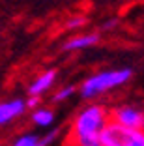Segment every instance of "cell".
Segmentation results:
<instances>
[{
  "mask_svg": "<svg viewBox=\"0 0 144 146\" xmlns=\"http://www.w3.org/2000/svg\"><path fill=\"white\" fill-rule=\"evenodd\" d=\"M109 122V109L105 105H86L77 112L69 127V146H103L101 131Z\"/></svg>",
  "mask_w": 144,
  "mask_h": 146,
  "instance_id": "1",
  "label": "cell"
},
{
  "mask_svg": "<svg viewBox=\"0 0 144 146\" xmlns=\"http://www.w3.org/2000/svg\"><path fill=\"white\" fill-rule=\"evenodd\" d=\"M133 71L129 68H122V69H107V71H99L90 75L88 79L81 82L79 86V94L82 99H94L98 96L105 94V92L118 88V86L125 84L131 79Z\"/></svg>",
  "mask_w": 144,
  "mask_h": 146,
  "instance_id": "2",
  "label": "cell"
},
{
  "mask_svg": "<svg viewBox=\"0 0 144 146\" xmlns=\"http://www.w3.org/2000/svg\"><path fill=\"white\" fill-rule=\"evenodd\" d=\"M103 146H144V129H133L109 120L101 131Z\"/></svg>",
  "mask_w": 144,
  "mask_h": 146,
  "instance_id": "3",
  "label": "cell"
},
{
  "mask_svg": "<svg viewBox=\"0 0 144 146\" xmlns=\"http://www.w3.org/2000/svg\"><path fill=\"white\" fill-rule=\"evenodd\" d=\"M109 120L133 129H144V111L135 105H118L109 109Z\"/></svg>",
  "mask_w": 144,
  "mask_h": 146,
  "instance_id": "4",
  "label": "cell"
},
{
  "mask_svg": "<svg viewBox=\"0 0 144 146\" xmlns=\"http://www.w3.org/2000/svg\"><path fill=\"white\" fill-rule=\"evenodd\" d=\"M26 111V103L21 98H13L0 101V125H8L13 120H17L19 116H23Z\"/></svg>",
  "mask_w": 144,
  "mask_h": 146,
  "instance_id": "5",
  "label": "cell"
},
{
  "mask_svg": "<svg viewBox=\"0 0 144 146\" xmlns=\"http://www.w3.org/2000/svg\"><path fill=\"white\" fill-rule=\"evenodd\" d=\"M99 43V34H81V36H75V38L68 39L64 43L62 51L66 52H71V51H82V49H90L94 45Z\"/></svg>",
  "mask_w": 144,
  "mask_h": 146,
  "instance_id": "6",
  "label": "cell"
},
{
  "mask_svg": "<svg viewBox=\"0 0 144 146\" xmlns=\"http://www.w3.org/2000/svg\"><path fill=\"white\" fill-rule=\"evenodd\" d=\"M56 81V71L54 69H47L36 79L32 84L28 86V96H41L45 94L47 90H51V86L54 84Z\"/></svg>",
  "mask_w": 144,
  "mask_h": 146,
  "instance_id": "7",
  "label": "cell"
},
{
  "mask_svg": "<svg viewBox=\"0 0 144 146\" xmlns=\"http://www.w3.org/2000/svg\"><path fill=\"white\" fill-rule=\"evenodd\" d=\"M32 120L39 127H49L54 122V112L51 109H45V107H36L34 112H32Z\"/></svg>",
  "mask_w": 144,
  "mask_h": 146,
  "instance_id": "8",
  "label": "cell"
},
{
  "mask_svg": "<svg viewBox=\"0 0 144 146\" xmlns=\"http://www.w3.org/2000/svg\"><path fill=\"white\" fill-rule=\"evenodd\" d=\"M75 94V86H62L58 92H54V96H52V101H56V103H62V101H66V99H69L71 96Z\"/></svg>",
  "mask_w": 144,
  "mask_h": 146,
  "instance_id": "9",
  "label": "cell"
},
{
  "mask_svg": "<svg viewBox=\"0 0 144 146\" xmlns=\"http://www.w3.org/2000/svg\"><path fill=\"white\" fill-rule=\"evenodd\" d=\"M60 135V129H54V131H49V133L41 135V137L38 139V142H36V146H51L52 142L58 139Z\"/></svg>",
  "mask_w": 144,
  "mask_h": 146,
  "instance_id": "10",
  "label": "cell"
},
{
  "mask_svg": "<svg viewBox=\"0 0 144 146\" xmlns=\"http://www.w3.org/2000/svg\"><path fill=\"white\" fill-rule=\"evenodd\" d=\"M38 135L34 133H26V135H21V137L17 139V141L13 142L11 146H36V142H38Z\"/></svg>",
  "mask_w": 144,
  "mask_h": 146,
  "instance_id": "11",
  "label": "cell"
},
{
  "mask_svg": "<svg viewBox=\"0 0 144 146\" xmlns=\"http://www.w3.org/2000/svg\"><path fill=\"white\" fill-rule=\"evenodd\" d=\"M84 25H86L84 15H75V17H71L66 23V28H68V30H79V28H82Z\"/></svg>",
  "mask_w": 144,
  "mask_h": 146,
  "instance_id": "12",
  "label": "cell"
},
{
  "mask_svg": "<svg viewBox=\"0 0 144 146\" xmlns=\"http://www.w3.org/2000/svg\"><path fill=\"white\" fill-rule=\"evenodd\" d=\"M25 103H26V109H32L34 111L36 107L41 105V101H39V96H28V99H25Z\"/></svg>",
  "mask_w": 144,
  "mask_h": 146,
  "instance_id": "13",
  "label": "cell"
},
{
  "mask_svg": "<svg viewBox=\"0 0 144 146\" xmlns=\"http://www.w3.org/2000/svg\"><path fill=\"white\" fill-rule=\"evenodd\" d=\"M116 25H118V21H116V19H110V21L103 23V30H110V28H114Z\"/></svg>",
  "mask_w": 144,
  "mask_h": 146,
  "instance_id": "14",
  "label": "cell"
}]
</instances>
